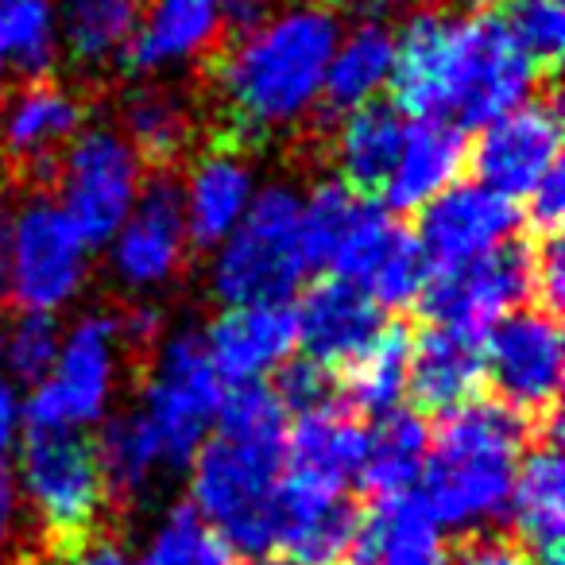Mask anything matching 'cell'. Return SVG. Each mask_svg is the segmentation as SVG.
Listing matches in <instances>:
<instances>
[{
    "label": "cell",
    "instance_id": "cell-32",
    "mask_svg": "<svg viewBox=\"0 0 565 565\" xmlns=\"http://www.w3.org/2000/svg\"><path fill=\"white\" fill-rule=\"evenodd\" d=\"M411 333L407 322H387L369 349L338 376V403L353 418H387L407 399L411 372Z\"/></svg>",
    "mask_w": 565,
    "mask_h": 565
},
{
    "label": "cell",
    "instance_id": "cell-12",
    "mask_svg": "<svg viewBox=\"0 0 565 565\" xmlns=\"http://www.w3.org/2000/svg\"><path fill=\"white\" fill-rule=\"evenodd\" d=\"M484 380L495 399L531 423L557 411L562 387V326L550 310H511L484 338Z\"/></svg>",
    "mask_w": 565,
    "mask_h": 565
},
{
    "label": "cell",
    "instance_id": "cell-27",
    "mask_svg": "<svg viewBox=\"0 0 565 565\" xmlns=\"http://www.w3.org/2000/svg\"><path fill=\"white\" fill-rule=\"evenodd\" d=\"M349 565H449V550L441 526L426 511L423 495L403 492L387 500H372L361 511L353 546L345 554Z\"/></svg>",
    "mask_w": 565,
    "mask_h": 565
},
{
    "label": "cell",
    "instance_id": "cell-33",
    "mask_svg": "<svg viewBox=\"0 0 565 565\" xmlns=\"http://www.w3.org/2000/svg\"><path fill=\"white\" fill-rule=\"evenodd\" d=\"M97 469L105 480V500L113 511H128L148 495L151 477L163 465V446L143 418V411H117L94 438Z\"/></svg>",
    "mask_w": 565,
    "mask_h": 565
},
{
    "label": "cell",
    "instance_id": "cell-11",
    "mask_svg": "<svg viewBox=\"0 0 565 565\" xmlns=\"http://www.w3.org/2000/svg\"><path fill=\"white\" fill-rule=\"evenodd\" d=\"M526 299H534V241L511 236L488 256L446 267V271H430L418 310L430 318V326L488 333Z\"/></svg>",
    "mask_w": 565,
    "mask_h": 565
},
{
    "label": "cell",
    "instance_id": "cell-10",
    "mask_svg": "<svg viewBox=\"0 0 565 565\" xmlns=\"http://www.w3.org/2000/svg\"><path fill=\"white\" fill-rule=\"evenodd\" d=\"M89 102L82 89L51 78L17 82L0 94V171L9 186L51 190L66 143L86 128Z\"/></svg>",
    "mask_w": 565,
    "mask_h": 565
},
{
    "label": "cell",
    "instance_id": "cell-15",
    "mask_svg": "<svg viewBox=\"0 0 565 565\" xmlns=\"http://www.w3.org/2000/svg\"><path fill=\"white\" fill-rule=\"evenodd\" d=\"M461 55V17L441 0H418L392 32V105L403 117H449Z\"/></svg>",
    "mask_w": 565,
    "mask_h": 565
},
{
    "label": "cell",
    "instance_id": "cell-55",
    "mask_svg": "<svg viewBox=\"0 0 565 565\" xmlns=\"http://www.w3.org/2000/svg\"><path fill=\"white\" fill-rule=\"evenodd\" d=\"M315 4H326V9H330V4H338V0H315Z\"/></svg>",
    "mask_w": 565,
    "mask_h": 565
},
{
    "label": "cell",
    "instance_id": "cell-42",
    "mask_svg": "<svg viewBox=\"0 0 565 565\" xmlns=\"http://www.w3.org/2000/svg\"><path fill=\"white\" fill-rule=\"evenodd\" d=\"M271 392L287 407V415H318V411H333L338 403V372L326 364L310 361V356H287L275 369Z\"/></svg>",
    "mask_w": 565,
    "mask_h": 565
},
{
    "label": "cell",
    "instance_id": "cell-36",
    "mask_svg": "<svg viewBox=\"0 0 565 565\" xmlns=\"http://www.w3.org/2000/svg\"><path fill=\"white\" fill-rule=\"evenodd\" d=\"M213 426H217L213 438L282 457L287 430H291V415H287V407L279 403V395L271 392V384L259 380V384L228 387Z\"/></svg>",
    "mask_w": 565,
    "mask_h": 565
},
{
    "label": "cell",
    "instance_id": "cell-45",
    "mask_svg": "<svg viewBox=\"0 0 565 565\" xmlns=\"http://www.w3.org/2000/svg\"><path fill=\"white\" fill-rule=\"evenodd\" d=\"M531 205H526V221H531V233L534 241L542 236H557L562 228V213H565V174H562V159L534 182L531 194Z\"/></svg>",
    "mask_w": 565,
    "mask_h": 565
},
{
    "label": "cell",
    "instance_id": "cell-35",
    "mask_svg": "<svg viewBox=\"0 0 565 565\" xmlns=\"http://www.w3.org/2000/svg\"><path fill=\"white\" fill-rule=\"evenodd\" d=\"M0 58L20 82L51 78L58 63V32L51 0H0Z\"/></svg>",
    "mask_w": 565,
    "mask_h": 565
},
{
    "label": "cell",
    "instance_id": "cell-4",
    "mask_svg": "<svg viewBox=\"0 0 565 565\" xmlns=\"http://www.w3.org/2000/svg\"><path fill=\"white\" fill-rule=\"evenodd\" d=\"M190 469V511L233 554L252 562L275 554V488L282 457L213 438L198 449Z\"/></svg>",
    "mask_w": 565,
    "mask_h": 565
},
{
    "label": "cell",
    "instance_id": "cell-37",
    "mask_svg": "<svg viewBox=\"0 0 565 565\" xmlns=\"http://www.w3.org/2000/svg\"><path fill=\"white\" fill-rule=\"evenodd\" d=\"M364 198H356L345 182L322 179L315 182L310 198L302 202L299 213V248L307 259V271H330L333 256L345 244L349 228L356 225V217L364 213Z\"/></svg>",
    "mask_w": 565,
    "mask_h": 565
},
{
    "label": "cell",
    "instance_id": "cell-44",
    "mask_svg": "<svg viewBox=\"0 0 565 565\" xmlns=\"http://www.w3.org/2000/svg\"><path fill=\"white\" fill-rule=\"evenodd\" d=\"M449 565H534L531 557L523 554L515 539L495 531H469L461 534L457 550L449 554Z\"/></svg>",
    "mask_w": 565,
    "mask_h": 565
},
{
    "label": "cell",
    "instance_id": "cell-51",
    "mask_svg": "<svg viewBox=\"0 0 565 565\" xmlns=\"http://www.w3.org/2000/svg\"><path fill=\"white\" fill-rule=\"evenodd\" d=\"M345 4L361 20H369V24H384L387 17H395V12H403V9H411V4H418V0H345Z\"/></svg>",
    "mask_w": 565,
    "mask_h": 565
},
{
    "label": "cell",
    "instance_id": "cell-29",
    "mask_svg": "<svg viewBox=\"0 0 565 565\" xmlns=\"http://www.w3.org/2000/svg\"><path fill=\"white\" fill-rule=\"evenodd\" d=\"M252 202V167L248 156L228 148H205L198 156L190 182L182 190V213H186V241L194 252L221 248L225 236L241 225Z\"/></svg>",
    "mask_w": 565,
    "mask_h": 565
},
{
    "label": "cell",
    "instance_id": "cell-28",
    "mask_svg": "<svg viewBox=\"0 0 565 565\" xmlns=\"http://www.w3.org/2000/svg\"><path fill=\"white\" fill-rule=\"evenodd\" d=\"M364 449H369V430L361 418L345 415L341 407L299 415L282 446V477L322 492H345L349 480L361 477Z\"/></svg>",
    "mask_w": 565,
    "mask_h": 565
},
{
    "label": "cell",
    "instance_id": "cell-20",
    "mask_svg": "<svg viewBox=\"0 0 565 565\" xmlns=\"http://www.w3.org/2000/svg\"><path fill=\"white\" fill-rule=\"evenodd\" d=\"M221 0H143V17L117 66V78H148L159 66H202L225 43Z\"/></svg>",
    "mask_w": 565,
    "mask_h": 565
},
{
    "label": "cell",
    "instance_id": "cell-9",
    "mask_svg": "<svg viewBox=\"0 0 565 565\" xmlns=\"http://www.w3.org/2000/svg\"><path fill=\"white\" fill-rule=\"evenodd\" d=\"M89 271V248L51 198V190H28L12 205V291L9 307L24 315H55L78 299Z\"/></svg>",
    "mask_w": 565,
    "mask_h": 565
},
{
    "label": "cell",
    "instance_id": "cell-23",
    "mask_svg": "<svg viewBox=\"0 0 565 565\" xmlns=\"http://www.w3.org/2000/svg\"><path fill=\"white\" fill-rule=\"evenodd\" d=\"M484 387V333L426 326L411 341L407 399L418 415H449Z\"/></svg>",
    "mask_w": 565,
    "mask_h": 565
},
{
    "label": "cell",
    "instance_id": "cell-14",
    "mask_svg": "<svg viewBox=\"0 0 565 565\" xmlns=\"http://www.w3.org/2000/svg\"><path fill=\"white\" fill-rule=\"evenodd\" d=\"M186 213L179 171H148L140 198L109 241V267L125 291H159L186 271Z\"/></svg>",
    "mask_w": 565,
    "mask_h": 565
},
{
    "label": "cell",
    "instance_id": "cell-50",
    "mask_svg": "<svg viewBox=\"0 0 565 565\" xmlns=\"http://www.w3.org/2000/svg\"><path fill=\"white\" fill-rule=\"evenodd\" d=\"M17 426H20V399L12 392L4 369H0V457L9 454L12 441H17Z\"/></svg>",
    "mask_w": 565,
    "mask_h": 565
},
{
    "label": "cell",
    "instance_id": "cell-38",
    "mask_svg": "<svg viewBox=\"0 0 565 565\" xmlns=\"http://www.w3.org/2000/svg\"><path fill=\"white\" fill-rule=\"evenodd\" d=\"M495 12H500L503 28H508V35L515 40V47L531 58L539 78L546 82V86H554L557 66H562V47H565L562 0H503Z\"/></svg>",
    "mask_w": 565,
    "mask_h": 565
},
{
    "label": "cell",
    "instance_id": "cell-8",
    "mask_svg": "<svg viewBox=\"0 0 565 565\" xmlns=\"http://www.w3.org/2000/svg\"><path fill=\"white\" fill-rule=\"evenodd\" d=\"M143 163L117 125H86L55 163V202L78 228L86 248H102L117 236L143 186Z\"/></svg>",
    "mask_w": 565,
    "mask_h": 565
},
{
    "label": "cell",
    "instance_id": "cell-7",
    "mask_svg": "<svg viewBox=\"0 0 565 565\" xmlns=\"http://www.w3.org/2000/svg\"><path fill=\"white\" fill-rule=\"evenodd\" d=\"M125 364L128 356L120 349L113 310H94V315L78 318L74 330L63 338L51 376L35 384L20 403V423L28 430H51V426L82 430L89 423H102L109 415Z\"/></svg>",
    "mask_w": 565,
    "mask_h": 565
},
{
    "label": "cell",
    "instance_id": "cell-6",
    "mask_svg": "<svg viewBox=\"0 0 565 565\" xmlns=\"http://www.w3.org/2000/svg\"><path fill=\"white\" fill-rule=\"evenodd\" d=\"M143 380V418L163 446L167 469H186L205 446L225 384L217 380L198 330H179L151 353L140 372Z\"/></svg>",
    "mask_w": 565,
    "mask_h": 565
},
{
    "label": "cell",
    "instance_id": "cell-3",
    "mask_svg": "<svg viewBox=\"0 0 565 565\" xmlns=\"http://www.w3.org/2000/svg\"><path fill=\"white\" fill-rule=\"evenodd\" d=\"M302 198L287 182L264 186L225 236L210 267V291L225 307H271L287 302L307 279L299 248Z\"/></svg>",
    "mask_w": 565,
    "mask_h": 565
},
{
    "label": "cell",
    "instance_id": "cell-13",
    "mask_svg": "<svg viewBox=\"0 0 565 565\" xmlns=\"http://www.w3.org/2000/svg\"><path fill=\"white\" fill-rule=\"evenodd\" d=\"M539 71L515 47L503 28L500 12L461 17V55H457V86L449 120L469 128H484L503 113L519 109L539 89Z\"/></svg>",
    "mask_w": 565,
    "mask_h": 565
},
{
    "label": "cell",
    "instance_id": "cell-46",
    "mask_svg": "<svg viewBox=\"0 0 565 565\" xmlns=\"http://www.w3.org/2000/svg\"><path fill=\"white\" fill-rule=\"evenodd\" d=\"M287 0H221V20H225V35H244L256 32L259 24H267L271 17H279Z\"/></svg>",
    "mask_w": 565,
    "mask_h": 565
},
{
    "label": "cell",
    "instance_id": "cell-26",
    "mask_svg": "<svg viewBox=\"0 0 565 565\" xmlns=\"http://www.w3.org/2000/svg\"><path fill=\"white\" fill-rule=\"evenodd\" d=\"M469 167V132L449 117H418L403 128L399 163L384 190L392 213H418Z\"/></svg>",
    "mask_w": 565,
    "mask_h": 565
},
{
    "label": "cell",
    "instance_id": "cell-21",
    "mask_svg": "<svg viewBox=\"0 0 565 565\" xmlns=\"http://www.w3.org/2000/svg\"><path fill=\"white\" fill-rule=\"evenodd\" d=\"M210 364L225 387L259 384L299 349L295 310L287 302L271 307H225L202 333Z\"/></svg>",
    "mask_w": 565,
    "mask_h": 565
},
{
    "label": "cell",
    "instance_id": "cell-34",
    "mask_svg": "<svg viewBox=\"0 0 565 565\" xmlns=\"http://www.w3.org/2000/svg\"><path fill=\"white\" fill-rule=\"evenodd\" d=\"M426 449H430V430L418 411H392L380 418L376 430L369 434V449H364L361 465V484L372 500H387V495L418 492V477H423Z\"/></svg>",
    "mask_w": 565,
    "mask_h": 565
},
{
    "label": "cell",
    "instance_id": "cell-1",
    "mask_svg": "<svg viewBox=\"0 0 565 565\" xmlns=\"http://www.w3.org/2000/svg\"><path fill=\"white\" fill-rule=\"evenodd\" d=\"M338 40L341 24L326 4H295L221 43L202 63L205 140L252 156L275 136L307 128Z\"/></svg>",
    "mask_w": 565,
    "mask_h": 565
},
{
    "label": "cell",
    "instance_id": "cell-18",
    "mask_svg": "<svg viewBox=\"0 0 565 565\" xmlns=\"http://www.w3.org/2000/svg\"><path fill=\"white\" fill-rule=\"evenodd\" d=\"M117 132L148 171H179L205 132L202 102L171 82H132L117 97Z\"/></svg>",
    "mask_w": 565,
    "mask_h": 565
},
{
    "label": "cell",
    "instance_id": "cell-22",
    "mask_svg": "<svg viewBox=\"0 0 565 565\" xmlns=\"http://www.w3.org/2000/svg\"><path fill=\"white\" fill-rule=\"evenodd\" d=\"M361 508L345 492H322L279 477L275 488V550L291 565H341L353 546Z\"/></svg>",
    "mask_w": 565,
    "mask_h": 565
},
{
    "label": "cell",
    "instance_id": "cell-43",
    "mask_svg": "<svg viewBox=\"0 0 565 565\" xmlns=\"http://www.w3.org/2000/svg\"><path fill=\"white\" fill-rule=\"evenodd\" d=\"M534 302L550 315H562L565 302V252L557 236L534 241Z\"/></svg>",
    "mask_w": 565,
    "mask_h": 565
},
{
    "label": "cell",
    "instance_id": "cell-39",
    "mask_svg": "<svg viewBox=\"0 0 565 565\" xmlns=\"http://www.w3.org/2000/svg\"><path fill=\"white\" fill-rule=\"evenodd\" d=\"M430 279V259L418 248L415 228L395 225V236L372 275L364 279V291L380 310H411L423 299V287Z\"/></svg>",
    "mask_w": 565,
    "mask_h": 565
},
{
    "label": "cell",
    "instance_id": "cell-47",
    "mask_svg": "<svg viewBox=\"0 0 565 565\" xmlns=\"http://www.w3.org/2000/svg\"><path fill=\"white\" fill-rule=\"evenodd\" d=\"M51 565H128V554L113 539V531H102L78 546L63 550V554H51Z\"/></svg>",
    "mask_w": 565,
    "mask_h": 565
},
{
    "label": "cell",
    "instance_id": "cell-49",
    "mask_svg": "<svg viewBox=\"0 0 565 565\" xmlns=\"http://www.w3.org/2000/svg\"><path fill=\"white\" fill-rule=\"evenodd\" d=\"M12 198L0 194V307H9L12 291Z\"/></svg>",
    "mask_w": 565,
    "mask_h": 565
},
{
    "label": "cell",
    "instance_id": "cell-54",
    "mask_svg": "<svg viewBox=\"0 0 565 565\" xmlns=\"http://www.w3.org/2000/svg\"><path fill=\"white\" fill-rule=\"evenodd\" d=\"M0 194H9V179H4V171H0Z\"/></svg>",
    "mask_w": 565,
    "mask_h": 565
},
{
    "label": "cell",
    "instance_id": "cell-48",
    "mask_svg": "<svg viewBox=\"0 0 565 565\" xmlns=\"http://www.w3.org/2000/svg\"><path fill=\"white\" fill-rule=\"evenodd\" d=\"M17 519H20V488H17V477H12V469L0 461V550L12 542Z\"/></svg>",
    "mask_w": 565,
    "mask_h": 565
},
{
    "label": "cell",
    "instance_id": "cell-19",
    "mask_svg": "<svg viewBox=\"0 0 565 565\" xmlns=\"http://www.w3.org/2000/svg\"><path fill=\"white\" fill-rule=\"evenodd\" d=\"M384 326V310L369 299V291L338 275L315 279L295 307L302 356L326 364L330 372L349 369Z\"/></svg>",
    "mask_w": 565,
    "mask_h": 565
},
{
    "label": "cell",
    "instance_id": "cell-40",
    "mask_svg": "<svg viewBox=\"0 0 565 565\" xmlns=\"http://www.w3.org/2000/svg\"><path fill=\"white\" fill-rule=\"evenodd\" d=\"M63 349V330L55 315H24L20 310L4 330H0V369L4 376L35 387L51 376Z\"/></svg>",
    "mask_w": 565,
    "mask_h": 565
},
{
    "label": "cell",
    "instance_id": "cell-31",
    "mask_svg": "<svg viewBox=\"0 0 565 565\" xmlns=\"http://www.w3.org/2000/svg\"><path fill=\"white\" fill-rule=\"evenodd\" d=\"M387 74H392V28L361 20L326 66L322 97H318L322 105L315 109L310 125L330 128L345 113L369 105L387 82Z\"/></svg>",
    "mask_w": 565,
    "mask_h": 565
},
{
    "label": "cell",
    "instance_id": "cell-25",
    "mask_svg": "<svg viewBox=\"0 0 565 565\" xmlns=\"http://www.w3.org/2000/svg\"><path fill=\"white\" fill-rule=\"evenodd\" d=\"M403 128L407 120L392 102H369L345 113L338 128L322 136V151L330 156L338 182H345L364 202H376L399 163Z\"/></svg>",
    "mask_w": 565,
    "mask_h": 565
},
{
    "label": "cell",
    "instance_id": "cell-30",
    "mask_svg": "<svg viewBox=\"0 0 565 565\" xmlns=\"http://www.w3.org/2000/svg\"><path fill=\"white\" fill-rule=\"evenodd\" d=\"M143 17V0H58L55 32L82 78H113Z\"/></svg>",
    "mask_w": 565,
    "mask_h": 565
},
{
    "label": "cell",
    "instance_id": "cell-24",
    "mask_svg": "<svg viewBox=\"0 0 565 565\" xmlns=\"http://www.w3.org/2000/svg\"><path fill=\"white\" fill-rule=\"evenodd\" d=\"M508 511L515 542L534 565L565 562V465L554 438H534V446L519 457Z\"/></svg>",
    "mask_w": 565,
    "mask_h": 565
},
{
    "label": "cell",
    "instance_id": "cell-41",
    "mask_svg": "<svg viewBox=\"0 0 565 565\" xmlns=\"http://www.w3.org/2000/svg\"><path fill=\"white\" fill-rule=\"evenodd\" d=\"M136 565H236V554L186 508H174L159 523Z\"/></svg>",
    "mask_w": 565,
    "mask_h": 565
},
{
    "label": "cell",
    "instance_id": "cell-17",
    "mask_svg": "<svg viewBox=\"0 0 565 565\" xmlns=\"http://www.w3.org/2000/svg\"><path fill=\"white\" fill-rule=\"evenodd\" d=\"M519 228V205L480 182H454L418 210L415 241L430 259V271L461 267L508 244Z\"/></svg>",
    "mask_w": 565,
    "mask_h": 565
},
{
    "label": "cell",
    "instance_id": "cell-56",
    "mask_svg": "<svg viewBox=\"0 0 565 565\" xmlns=\"http://www.w3.org/2000/svg\"><path fill=\"white\" fill-rule=\"evenodd\" d=\"M0 78H4V58H0Z\"/></svg>",
    "mask_w": 565,
    "mask_h": 565
},
{
    "label": "cell",
    "instance_id": "cell-53",
    "mask_svg": "<svg viewBox=\"0 0 565 565\" xmlns=\"http://www.w3.org/2000/svg\"><path fill=\"white\" fill-rule=\"evenodd\" d=\"M256 565H291V562L279 557V554H267V557H256Z\"/></svg>",
    "mask_w": 565,
    "mask_h": 565
},
{
    "label": "cell",
    "instance_id": "cell-52",
    "mask_svg": "<svg viewBox=\"0 0 565 565\" xmlns=\"http://www.w3.org/2000/svg\"><path fill=\"white\" fill-rule=\"evenodd\" d=\"M446 9H454L457 17H477V12H495L503 0H441Z\"/></svg>",
    "mask_w": 565,
    "mask_h": 565
},
{
    "label": "cell",
    "instance_id": "cell-2",
    "mask_svg": "<svg viewBox=\"0 0 565 565\" xmlns=\"http://www.w3.org/2000/svg\"><path fill=\"white\" fill-rule=\"evenodd\" d=\"M534 438L539 423L500 399H469L441 415L418 477V495L434 523L469 534L508 515L519 457Z\"/></svg>",
    "mask_w": 565,
    "mask_h": 565
},
{
    "label": "cell",
    "instance_id": "cell-5",
    "mask_svg": "<svg viewBox=\"0 0 565 565\" xmlns=\"http://www.w3.org/2000/svg\"><path fill=\"white\" fill-rule=\"evenodd\" d=\"M24 492L40 519L43 546L51 554L78 546L105 531V480L97 469L94 438L66 426L28 430L20 449Z\"/></svg>",
    "mask_w": 565,
    "mask_h": 565
},
{
    "label": "cell",
    "instance_id": "cell-16",
    "mask_svg": "<svg viewBox=\"0 0 565 565\" xmlns=\"http://www.w3.org/2000/svg\"><path fill=\"white\" fill-rule=\"evenodd\" d=\"M562 151V109H557V82L546 94L526 97L519 109L503 113L484 125L477 143H469V167L480 186L503 198H526L534 182L557 163Z\"/></svg>",
    "mask_w": 565,
    "mask_h": 565
}]
</instances>
